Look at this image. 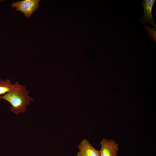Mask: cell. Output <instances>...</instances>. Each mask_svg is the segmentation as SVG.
Returning <instances> with one entry per match:
<instances>
[{
	"mask_svg": "<svg viewBox=\"0 0 156 156\" xmlns=\"http://www.w3.org/2000/svg\"><path fill=\"white\" fill-rule=\"evenodd\" d=\"M12 89L3 96L1 99L7 101L11 105L10 109L16 114L24 113L26 112L27 106L34 99L29 95V91L25 86L18 82L13 84Z\"/></svg>",
	"mask_w": 156,
	"mask_h": 156,
	"instance_id": "1",
	"label": "cell"
},
{
	"mask_svg": "<svg viewBox=\"0 0 156 156\" xmlns=\"http://www.w3.org/2000/svg\"><path fill=\"white\" fill-rule=\"evenodd\" d=\"M39 0H24L14 2L12 3L11 7L16 8V10L23 13L27 18H30L33 13L39 6Z\"/></svg>",
	"mask_w": 156,
	"mask_h": 156,
	"instance_id": "2",
	"label": "cell"
},
{
	"mask_svg": "<svg viewBox=\"0 0 156 156\" xmlns=\"http://www.w3.org/2000/svg\"><path fill=\"white\" fill-rule=\"evenodd\" d=\"M100 144V156H117L119 145L114 140L103 138Z\"/></svg>",
	"mask_w": 156,
	"mask_h": 156,
	"instance_id": "3",
	"label": "cell"
},
{
	"mask_svg": "<svg viewBox=\"0 0 156 156\" xmlns=\"http://www.w3.org/2000/svg\"><path fill=\"white\" fill-rule=\"evenodd\" d=\"M155 2V0H144L142 2L144 13L140 21L144 25L146 22L153 25L155 29L156 25L155 23L152 15V9Z\"/></svg>",
	"mask_w": 156,
	"mask_h": 156,
	"instance_id": "4",
	"label": "cell"
},
{
	"mask_svg": "<svg viewBox=\"0 0 156 156\" xmlns=\"http://www.w3.org/2000/svg\"><path fill=\"white\" fill-rule=\"evenodd\" d=\"M78 148L79 151L77 156H100L99 151L94 148L87 139H83Z\"/></svg>",
	"mask_w": 156,
	"mask_h": 156,
	"instance_id": "5",
	"label": "cell"
},
{
	"mask_svg": "<svg viewBox=\"0 0 156 156\" xmlns=\"http://www.w3.org/2000/svg\"><path fill=\"white\" fill-rule=\"evenodd\" d=\"M13 86V84L8 79L0 80V99H1L2 96L9 92L12 89Z\"/></svg>",
	"mask_w": 156,
	"mask_h": 156,
	"instance_id": "6",
	"label": "cell"
}]
</instances>
